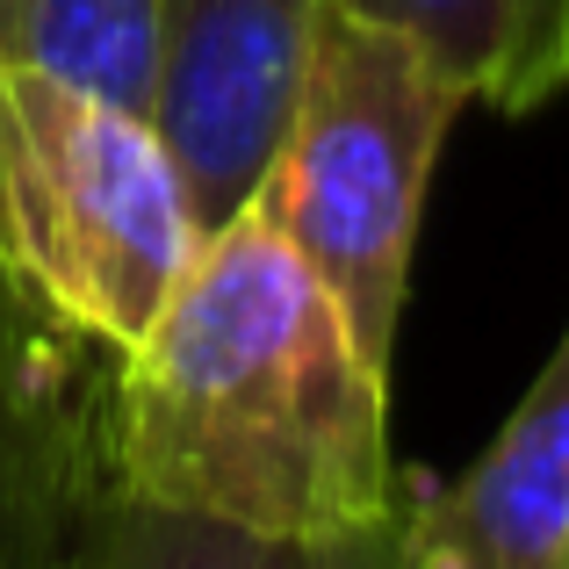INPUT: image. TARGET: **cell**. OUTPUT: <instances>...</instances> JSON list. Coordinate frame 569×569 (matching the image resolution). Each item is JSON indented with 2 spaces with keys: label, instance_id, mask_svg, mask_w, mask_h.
<instances>
[{
  "label": "cell",
  "instance_id": "7a4b0ae2",
  "mask_svg": "<svg viewBox=\"0 0 569 569\" xmlns=\"http://www.w3.org/2000/svg\"><path fill=\"white\" fill-rule=\"evenodd\" d=\"M194 246L202 231L152 116L0 58V274L22 303L123 361Z\"/></svg>",
  "mask_w": 569,
  "mask_h": 569
},
{
  "label": "cell",
  "instance_id": "3957f363",
  "mask_svg": "<svg viewBox=\"0 0 569 569\" xmlns=\"http://www.w3.org/2000/svg\"><path fill=\"white\" fill-rule=\"evenodd\" d=\"M461 101L469 94L418 29L325 0L296 123L252 194V209L339 296L361 347L382 361L403 325L432 159Z\"/></svg>",
  "mask_w": 569,
  "mask_h": 569
},
{
  "label": "cell",
  "instance_id": "5b68a950",
  "mask_svg": "<svg viewBox=\"0 0 569 569\" xmlns=\"http://www.w3.org/2000/svg\"><path fill=\"white\" fill-rule=\"evenodd\" d=\"M116 353L72 339L0 274V569H58L116 498Z\"/></svg>",
  "mask_w": 569,
  "mask_h": 569
},
{
  "label": "cell",
  "instance_id": "30bf717a",
  "mask_svg": "<svg viewBox=\"0 0 569 569\" xmlns=\"http://www.w3.org/2000/svg\"><path fill=\"white\" fill-rule=\"evenodd\" d=\"M569 87V0H505V72L490 109L527 116Z\"/></svg>",
  "mask_w": 569,
  "mask_h": 569
},
{
  "label": "cell",
  "instance_id": "8992f818",
  "mask_svg": "<svg viewBox=\"0 0 569 569\" xmlns=\"http://www.w3.org/2000/svg\"><path fill=\"white\" fill-rule=\"evenodd\" d=\"M403 569H569V332L455 483L411 476Z\"/></svg>",
  "mask_w": 569,
  "mask_h": 569
},
{
  "label": "cell",
  "instance_id": "6da1fadb",
  "mask_svg": "<svg viewBox=\"0 0 569 569\" xmlns=\"http://www.w3.org/2000/svg\"><path fill=\"white\" fill-rule=\"evenodd\" d=\"M116 490L260 541H339L411 505L389 361L296 246L238 209L109 382Z\"/></svg>",
  "mask_w": 569,
  "mask_h": 569
},
{
  "label": "cell",
  "instance_id": "ba28073f",
  "mask_svg": "<svg viewBox=\"0 0 569 569\" xmlns=\"http://www.w3.org/2000/svg\"><path fill=\"white\" fill-rule=\"evenodd\" d=\"M0 58H29L116 109L152 116L159 0H22L0 37Z\"/></svg>",
  "mask_w": 569,
  "mask_h": 569
},
{
  "label": "cell",
  "instance_id": "9c48e42d",
  "mask_svg": "<svg viewBox=\"0 0 569 569\" xmlns=\"http://www.w3.org/2000/svg\"><path fill=\"white\" fill-rule=\"evenodd\" d=\"M353 8L418 29V37L440 51V66L455 72V87L469 101L498 94V72H505V0H353Z\"/></svg>",
  "mask_w": 569,
  "mask_h": 569
},
{
  "label": "cell",
  "instance_id": "277c9868",
  "mask_svg": "<svg viewBox=\"0 0 569 569\" xmlns=\"http://www.w3.org/2000/svg\"><path fill=\"white\" fill-rule=\"evenodd\" d=\"M325 0H159L152 130L173 152L194 231L252 209L296 123Z\"/></svg>",
  "mask_w": 569,
  "mask_h": 569
},
{
  "label": "cell",
  "instance_id": "52a82bcc",
  "mask_svg": "<svg viewBox=\"0 0 569 569\" xmlns=\"http://www.w3.org/2000/svg\"><path fill=\"white\" fill-rule=\"evenodd\" d=\"M58 569H403V512L339 541H260L116 490Z\"/></svg>",
  "mask_w": 569,
  "mask_h": 569
},
{
  "label": "cell",
  "instance_id": "8fae6325",
  "mask_svg": "<svg viewBox=\"0 0 569 569\" xmlns=\"http://www.w3.org/2000/svg\"><path fill=\"white\" fill-rule=\"evenodd\" d=\"M14 8H22V0H0V37H8V22H14Z\"/></svg>",
  "mask_w": 569,
  "mask_h": 569
}]
</instances>
